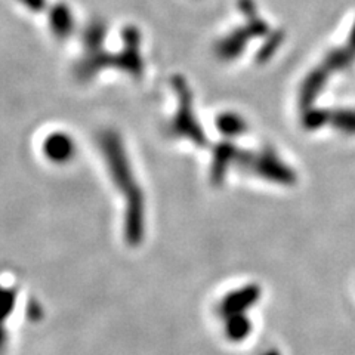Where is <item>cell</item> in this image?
<instances>
[{
  "instance_id": "e0dca14e",
  "label": "cell",
  "mask_w": 355,
  "mask_h": 355,
  "mask_svg": "<svg viewBox=\"0 0 355 355\" xmlns=\"http://www.w3.org/2000/svg\"><path fill=\"white\" fill-rule=\"evenodd\" d=\"M282 42H283V36H282V33H275L274 36H271L268 40L265 42V44H263V48L261 49V52L258 53V60L259 61H266V60H270L272 55L275 53V51L279 49V46L282 44Z\"/></svg>"
},
{
  "instance_id": "8992f818",
  "label": "cell",
  "mask_w": 355,
  "mask_h": 355,
  "mask_svg": "<svg viewBox=\"0 0 355 355\" xmlns=\"http://www.w3.org/2000/svg\"><path fill=\"white\" fill-rule=\"evenodd\" d=\"M43 153L46 157L55 163H65L76 153V147L73 139L65 135V133H52L43 142Z\"/></svg>"
},
{
  "instance_id": "7a4b0ae2",
  "label": "cell",
  "mask_w": 355,
  "mask_h": 355,
  "mask_svg": "<svg viewBox=\"0 0 355 355\" xmlns=\"http://www.w3.org/2000/svg\"><path fill=\"white\" fill-rule=\"evenodd\" d=\"M173 87L178 98H180V110H178L176 116L172 120L169 132L173 133L175 137L191 139L197 146H206L205 133L202 128L198 126L196 116L193 113L191 92L188 89V85L182 77H175Z\"/></svg>"
},
{
  "instance_id": "2e32d148",
  "label": "cell",
  "mask_w": 355,
  "mask_h": 355,
  "mask_svg": "<svg viewBox=\"0 0 355 355\" xmlns=\"http://www.w3.org/2000/svg\"><path fill=\"white\" fill-rule=\"evenodd\" d=\"M327 121H330V111L327 110L313 108V110H308L306 114L304 116V126L309 130L324 126Z\"/></svg>"
},
{
  "instance_id": "d6986e66",
  "label": "cell",
  "mask_w": 355,
  "mask_h": 355,
  "mask_svg": "<svg viewBox=\"0 0 355 355\" xmlns=\"http://www.w3.org/2000/svg\"><path fill=\"white\" fill-rule=\"evenodd\" d=\"M351 46L355 49V26H354L352 33H351Z\"/></svg>"
},
{
  "instance_id": "ffe728a7",
  "label": "cell",
  "mask_w": 355,
  "mask_h": 355,
  "mask_svg": "<svg viewBox=\"0 0 355 355\" xmlns=\"http://www.w3.org/2000/svg\"><path fill=\"white\" fill-rule=\"evenodd\" d=\"M263 355H279V354L274 352V351H271V352H268V354H263Z\"/></svg>"
},
{
  "instance_id": "5b68a950",
  "label": "cell",
  "mask_w": 355,
  "mask_h": 355,
  "mask_svg": "<svg viewBox=\"0 0 355 355\" xmlns=\"http://www.w3.org/2000/svg\"><path fill=\"white\" fill-rule=\"evenodd\" d=\"M259 299V288L257 286H246L240 291L228 295L222 302V313L225 318L231 315H243Z\"/></svg>"
},
{
  "instance_id": "6da1fadb",
  "label": "cell",
  "mask_w": 355,
  "mask_h": 355,
  "mask_svg": "<svg viewBox=\"0 0 355 355\" xmlns=\"http://www.w3.org/2000/svg\"><path fill=\"white\" fill-rule=\"evenodd\" d=\"M99 147L108 163L111 178L128 202V230L132 237H138L144 227V194L133 176L126 151L114 132H104L99 138Z\"/></svg>"
},
{
  "instance_id": "52a82bcc",
  "label": "cell",
  "mask_w": 355,
  "mask_h": 355,
  "mask_svg": "<svg viewBox=\"0 0 355 355\" xmlns=\"http://www.w3.org/2000/svg\"><path fill=\"white\" fill-rule=\"evenodd\" d=\"M49 22H51V30L55 35V37L67 39L73 33V28H74L73 14L71 10L62 3L53 6L51 9Z\"/></svg>"
},
{
  "instance_id": "9a60e30c",
  "label": "cell",
  "mask_w": 355,
  "mask_h": 355,
  "mask_svg": "<svg viewBox=\"0 0 355 355\" xmlns=\"http://www.w3.org/2000/svg\"><path fill=\"white\" fill-rule=\"evenodd\" d=\"M250 333V321L244 315L227 317V335L232 340H241Z\"/></svg>"
},
{
  "instance_id": "9c48e42d",
  "label": "cell",
  "mask_w": 355,
  "mask_h": 355,
  "mask_svg": "<svg viewBox=\"0 0 355 355\" xmlns=\"http://www.w3.org/2000/svg\"><path fill=\"white\" fill-rule=\"evenodd\" d=\"M249 39L250 36L248 35L246 30H239V31L231 33L228 37L220 40L218 44L216 52L219 55V58L231 61L232 58L239 57V55L243 52L244 46H246Z\"/></svg>"
},
{
  "instance_id": "277c9868",
  "label": "cell",
  "mask_w": 355,
  "mask_h": 355,
  "mask_svg": "<svg viewBox=\"0 0 355 355\" xmlns=\"http://www.w3.org/2000/svg\"><path fill=\"white\" fill-rule=\"evenodd\" d=\"M252 169L261 175L265 180L274 181L277 184H293L295 173L288 169L284 163H282L271 153H263L259 157L253 159Z\"/></svg>"
},
{
  "instance_id": "ac0fdd59",
  "label": "cell",
  "mask_w": 355,
  "mask_h": 355,
  "mask_svg": "<svg viewBox=\"0 0 355 355\" xmlns=\"http://www.w3.org/2000/svg\"><path fill=\"white\" fill-rule=\"evenodd\" d=\"M21 3L31 10H36V12L44 8V0H21Z\"/></svg>"
},
{
  "instance_id": "5bb4252c",
  "label": "cell",
  "mask_w": 355,
  "mask_h": 355,
  "mask_svg": "<svg viewBox=\"0 0 355 355\" xmlns=\"http://www.w3.org/2000/svg\"><path fill=\"white\" fill-rule=\"evenodd\" d=\"M216 125L219 130L227 137H237L246 130V123H244L243 119L231 113L219 116Z\"/></svg>"
},
{
  "instance_id": "ba28073f",
  "label": "cell",
  "mask_w": 355,
  "mask_h": 355,
  "mask_svg": "<svg viewBox=\"0 0 355 355\" xmlns=\"http://www.w3.org/2000/svg\"><path fill=\"white\" fill-rule=\"evenodd\" d=\"M237 157V150L234 146L231 144H220V146L216 147L215 154H214V162H212V181L215 184H220L224 181V176L228 171L230 163Z\"/></svg>"
},
{
  "instance_id": "4fadbf2b",
  "label": "cell",
  "mask_w": 355,
  "mask_h": 355,
  "mask_svg": "<svg viewBox=\"0 0 355 355\" xmlns=\"http://www.w3.org/2000/svg\"><path fill=\"white\" fill-rule=\"evenodd\" d=\"M330 123L348 135L355 133V111L354 110H336L330 113Z\"/></svg>"
},
{
  "instance_id": "8fae6325",
  "label": "cell",
  "mask_w": 355,
  "mask_h": 355,
  "mask_svg": "<svg viewBox=\"0 0 355 355\" xmlns=\"http://www.w3.org/2000/svg\"><path fill=\"white\" fill-rule=\"evenodd\" d=\"M355 60V49L352 46L345 48V49H336L329 53V57L326 58L324 62V69L327 71L333 70H340V69H347Z\"/></svg>"
},
{
  "instance_id": "30bf717a",
  "label": "cell",
  "mask_w": 355,
  "mask_h": 355,
  "mask_svg": "<svg viewBox=\"0 0 355 355\" xmlns=\"http://www.w3.org/2000/svg\"><path fill=\"white\" fill-rule=\"evenodd\" d=\"M329 73L330 71H327L324 67H321V69L314 70L308 76V79L305 80L301 91V104L304 108H309L311 104L314 103V99L318 96L320 91L323 89L327 80Z\"/></svg>"
},
{
  "instance_id": "7c38bea8",
  "label": "cell",
  "mask_w": 355,
  "mask_h": 355,
  "mask_svg": "<svg viewBox=\"0 0 355 355\" xmlns=\"http://www.w3.org/2000/svg\"><path fill=\"white\" fill-rule=\"evenodd\" d=\"M105 24L101 21H94L86 27L83 35V43L86 51L101 49L103 40L105 37Z\"/></svg>"
},
{
  "instance_id": "3957f363",
  "label": "cell",
  "mask_w": 355,
  "mask_h": 355,
  "mask_svg": "<svg viewBox=\"0 0 355 355\" xmlns=\"http://www.w3.org/2000/svg\"><path fill=\"white\" fill-rule=\"evenodd\" d=\"M123 51L114 57V65L133 77H141L144 73V62L139 53V31L135 27H128L123 31Z\"/></svg>"
}]
</instances>
